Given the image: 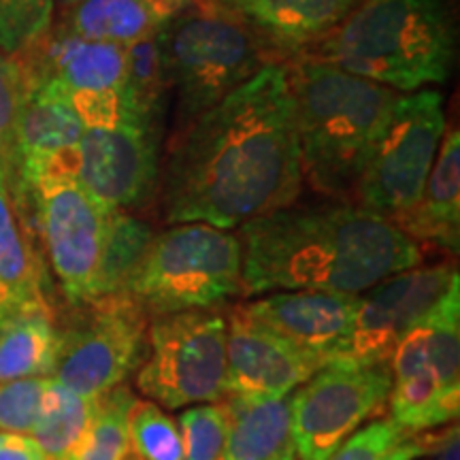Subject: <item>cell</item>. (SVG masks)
I'll return each instance as SVG.
<instances>
[{
	"instance_id": "20",
	"label": "cell",
	"mask_w": 460,
	"mask_h": 460,
	"mask_svg": "<svg viewBox=\"0 0 460 460\" xmlns=\"http://www.w3.org/2000/svg\"><path fill=\"white\" fill-rule=\"evenodd\" d=\"M413 241L458 254L460 245V137L446 128L416 207L394 222Z\"/></svg>"
},
{
	"instance_id": "7",
	"label": "cell",
	"mask_w": 460,
	"mask_h": 460,
	"mask_svg": "<svg viewBox=\"0 0 460 460\" xmlns=\"http://www.w3.org/2000/svg\"><path fill=\"white\" fill-rule=\"evenodd\" d=\"M11 183L66 301L73 307L96 301L107 211L65 166H48L26 180L11 172Z\"/></svg>"
},
{
	"instance_id": "29",
	"label": "cell",
	"mask_w": 460,
	"mask_h": 460,
	"mask_svg": "<svg viewBox=\"0 0 460 460\" xmlns=\"http://www.w3.org/2000/svg\"><path fill=\"white\" fill-rule=\"evenodd\" d=\"M132 452L143 460H183L180 424L152 401H135L128 418Z\"/></svg>"
},
{
	"instance_id": "27",
	"label": "cell",
	"mask_w": 460,
	"mask_h": 460,
	"mask_svg": "<svg viewBox=\"0 0 460 460\" xmlns=\"http://www.w3.org/2000/svg\"><path fill=\"white\" fill-rule=\"evenodd\" d=\"M154 234L152 226L130 211H109L99 264V298L122 295Z\"/></svg>"
},
{
	"instance_id": "37",
	"label": "cell",
	"mask_w": 460,
	"mask_h": 460,
	"mask_svg": "<svg viewBox=\"0 0 460 460\" xmlns=\"http://www.w3.org/2000/svg\"><path fill=\"white\" fill-rule=\"evenodd\" d=\"M58 3H62V7L68 9V7H75V4H79L82 0H58Z\"/></svg>"
},
{
	"instance_id": "16",
	"label": "cell",
	"mask_w": 460,
	"mask_h": 460,
	"mask_svg": "<svg viewBox=\"0 0 460 460\" xmlns=\"http://www.w3.org/2000/svg\"><path fill=\"white\" fill-rule=\"evenodd\" d=\"M226 326V394L286 396L324 367L252 320L243 305L230 312Z\"/></svg>"
},
{
	"instance_id": "21",
	"label": "cell",
	"mask_w": 460,
	"mask_h": 460,
	"mask_svg": "<svg viewBox=\"0 0 460 460\" xmlns=\"http://www.w3.org/2000/svg\"><path fill=\"white\" fill-rule=\"evenodd\" d=\"M228 430L222 460H296L292 394L256 399L226 394Z\"/></svg>"
},
{
	"instance_id": "25",
	"label": "cell",
	"mask_w": 460,
	"mask_h": 460,
	"mask_svg": "<svg viewBox=\"0 0 460 460\" xmlns=\"http://www.w3.org/2000/svg\"><path fill=\"white\" fill-rule=\"evenodd\" d=\"M163 28L124 48L126 99L132 113L154 130H158L166 92L171 88L169 68L164 60Z\"/></svg>"
},
{
	"instance_id": "15",
	"label": "cell",
	"mask_w": 460,
	"mask_h": 460,
	"mask_svg": "<svg viewBox=\"0 0 460 460\" xmlns=\"http://www.w3.org/2000/svg\"><path fill=\"white\" fill-rule=\"evenodd\" d=\"M158 130L141 124L85 128L73 154V177L102 211H135L160 183Z\"/></svg>"
},
{
	"instance_id": "31",
	"label": "cell",
	"mask_w": 460,
	"mask_h": 460,
	"mask_svg": "<svg viewBox=\"0 0 460 460\" xmlns=\"http://www.w3.org/2000/svg\"><path fill=\"white\" fill-rule=\"evenodd\" d=\"M183 460H222L228 418L220 402L186 407L180 413Z\"/></svg>"
},
{
	"instance_id": "17",
	"label": "cell",
	"mask_w": 460,
	"mask_h": 460,
	"mask_svg": "<svg viewBox=\"0 0 460 460\" xmlns=\"http://www.w3.org/2000/svg\"><path fill=\"white\" fill-rule=\"evenodd\" d=\"M358 295L324 290L269 292L243 305L247 315L312 358L329 365L348 335Z\"/></svg>"
},
{
	"instance_id": "1",
	"label": "cell",
	"mask_w": 460,
	"mask_h": 460,
	"mask_svg": "<svg viewBox=\"0 0 460 460\" xmlns=\"http://www.w3.org/2000/svg\"><path fill=\"white\" fill-rule=\"evenodd\" d=\"M303 180L290 71L269 62L177 130L163 177L164 220L243 226L295 205Z\"/></svg>"
},
{
	"instance_id": "12",
	"label": "cell",
	"mask_w": 460,
	"mask_h": 460,
	"mask_svg": "<svg viewBox=\"0 0 460 460\" xmlns=\"http://www.w3.org/2000/svg\"><path fill=\"white\" fill-rule=\"evenodd\" d=\"M15 58L26 77L49 79L62 88L85 128L146 126L132 113L126 99L124 48L88 41L51 24L37 43Z\"/></svg>"
},
{
	"instance_id": "33",
	"label": "cell",
	"mask_w": 460,
	"mask_h": 460,
	"mask_svg": "<svg viewBox=\"0 0 460 460\" xmlns=\"http://www.w3.org/2000/svg\"><path fill=\"white\" fill-rule=\"evenodd\" d=\"M26 79L15 56L0 51V163H13V149L20 122Z\"/></svg>"
},
{
	"instance_id": "8",
	"label": "cell",
	"mask_w": 460,
	"mask_h": 460,
	"mask_svg": "<svg viewBox=\"0 0 460 460\" xmlns=\"http://www.w3.org/2000/svg\"><path fill=\"white\" fill-rule=\"evenodd\" d=\"M390 420L411 433L456 422L460 413V281L396 345Z\"/></svg>"
},
{
	"instance_id": "39",
	"label": "cell",
	"mask_w": 460,
	"mask_h": 460,
	"mask_svg": "<svg viewBox=\"0 0 460 460\" xmlns=\"http://www.w3.org/2000/svg\"><path fill=\"white\" fill-rule=\"evenodd\" d=\"M128 460H143V458H139V456H137V454H130V456H128Z\"/></svg>"
},
{
	"instance_id": "38",
	"label": "cell",
	"mask_w": 460,
	"mask_h": 460,
	"mask_svg": "<svg viewBox=\"0 0 460 460\" xmlns=\"http://www.w3.org/2000/svg\"><path fill=\"white\" fill-rule=\"evenodd\" d=\"M171 3H175V4H177V7H181V4H186V3H188V0H171Z\"/></svg>"
},
{
	"instance_id": "34",
	"label": "cell",
	"mask_w": 460,
	"mask_h": 460,
	"mask_svg": "<svg viewBox=\"0 0 460 460\" xmlns=\"http://www.w3.org/2000/svg\"><path fill=\"white\" fill-rule=\"evenodd\" d=\"M0 460H48L32 435L0 433Z\"/></svg>"
},
{
	"instance_id": "14",
	"label": "cell",
	"mask_w": 460,
	"mask_h": 460,
	"mask_svg": "<svg viewBox=\"0 0 460 460\" xmlns=\"http://www.w3.org/2000/svg\"><path fill=\"white\" fill-rule=\"evenodd\" d=\"M456 281L452 264H418L360 292L352 326L331 362L388 365L401 339Z\"/></svg>"
},
{
	"instance_id": "24",
	"label": "cell",
	"mask_w": 460,
	"mask_h": 460,
	"mask_svg": "<svg viewBox=\"0 0 460 460\" xmlns=\"http://www.w3.org/2000/svg\"><path fill=\"white\" fill-rule=\"evenodd\" d=\"M0 284L20 303H48L43 262L13 192L11 163H0Z\"/></svg>"
},
{
	"instance_id": "6",
	"label": "cell",
	"mask_w": 460,
	"mask_h": 460,
	"mask_svg": "<svg viewBox=\"0 0 460 460\" xmlns=\"http://www.w3.org/2000/svg\"><path fill=\"white\" fill-rule=\"evenodd\" d=\"M239 292H243L239 234L203 222H181L154 234L122 295L156 318L214 309Z\"/></svg>"
},
{
	"instance_id": "10",
	"label": "cell",
	"mask_w": 460,
	"mask_h": 460,
	"mask_svg": "<svg viewBox=\"0 0 460 460\" xmlns=\"http://www.w3.org/2000/svg\"><path fill=\"white\" fill-rule=\"evenodd\" d=\"M226 318L192 309L149 318L147 356L137 388L164 410H186L226 396Z\"/></svg>"
},
{
	"instance_id": "3",
	"label": "cell",
	"mask_w": 460,
	"mask_h": 460,
	"mask_svg": "<svg viewBox=\"0 0 460 460\" xmlns=\"http://www.w3.org/2000/svg\"><path fill=\"white\" fill-rule=\"evenodd\" d=\"M454 54L456 32L446 0H362L301 56L410 94L444 84Z\"/></svg>"
},
{
	"instance_id": "18",
	"label": "cell",
	"mask_w": 460,
	"mask_h": 460,
	"mask_svg": "<svg viewBox=\"0 0 460 460\" xmlns=\"http://www.w3.org/2000/svg\"><path fill=\"white\" fill-rule=\"evenodd\" d=\"M26 94L11 171L17 177L31 175L54 160L73 156L85 126L68 96L49 79L26 77Z\"/></svg>"
},
{
	"instance_id": "22",
	"label": "cell",
	"mask_w": 460,
	"mask_h": 460,
	"mask_svg": "<svg viewBox=\"0 0 460 460\" xmlns=\"http://www.w3.org/2000/svg\"><path fill=\"white\" fill-rule=\"evenodd\" d=\"M58 324L49 303H20L0 309V382L51 377Z\"/></svg>"
},
{
	"instance_id": "32",
	"label": "cell",
	"mask_w": 460,
	"mask_h": 460,
	"mask_svg": "<svg viewBox=\"0 0 460 460\" xmlns=\"http://www.w3.org/2000/svg\"><path fill=\"white\" fill-rule=\"evenodd\" d=\"M51 382L45 376L0 382V433L31 435L45 410Z\"/></svg>"
},
{
	"instance_id": "30",
	"label": "cell",
	"mask_w": 460,
	"mask_h": 460,
	"mask_svg": "<svg viewBox=\"0 0 460 460\" xmlns=\"http://www.w3.org/2000/svg\"><path fill=\"white\" fill-rule=\"evenodd\" d=\"M54 24V0H0V51L15 56Z\"/></svg>"
},
{
	"instance_id": "19",
	"label": "cell",
	"mask_w": 460,
	"mask_h": 460,
	"mask_svg": "<svg viewBox=\"0 0 460 460\" xmlns=\"http://www.w3.org/2000/svg\"><path fill=\"white\" fill-rule=\"evenodd\" d=\"M241 17L271 54H305L362 0H216Z\"/></svg>"
},
{
	"instance_id": "13",
	"label": "cell",
	"mask_w": 460,
	"mask_h": 460,
	"mask_svg": "<svg viewBox=\"0 0 460 460\" xmlns=\"http://www.w3.org/2000/svg\"><path fill=\"white\" fill-rule=\"evenodd\" d=\"M393 390L388 365L329 362L292 393V437L298 460L329 458L367 420L377 416Z\"/></svg>"
},
{
	"instance_id": "23",
	"label": "cell",
	"mask_w": 460,
	"mask_h": 460,
	"mask_svg": "<svg viewBox=\"0 0 460 460\" xmlns=\"http://www.w3.org/2000/svg\"><path fill=\"white\" fill-rule=\"evenodd\" d=\"M180 9L171 0H82L58 26L88 41L128 48L166 24Z\"/></svg>"
},
{
	"instance_id": "2",
	"label": "cell",
	"mask_w": 460,
	"mask_h": 460,
	"mask_svg": "<svg viewBox=\"0 0 460 460\" xmlns=\"http://www.w3.org/2000/svg\"><path fill=\"white\" fill-rule=\"evenodd\" d=\"M239 241L245 295H360L422 264V250L410 234L360 205L284 207L243 224Z\"/></svg>"
},
{
	"instance_id": "35",
	"label": "cell",
	"mask_w": 460,
	"mask_h": 460,
	"mask_svg": "<svg viewBox=\"0 0 460 460\" xmlns=\"http://www.w3.org/2000/svg\"><path fill=\"white\" fill-rule=\"evenodd\" d=\"M437 433H427L429 454L433 460H460V429L456 422L439 427Z\"/></svg>"
},
{
	"instance_id": "28",
	"label": "cell",
	"mask_w": 460,
	"mask_h": 460,
	"mask_svg": "<svg viewBox=\"0 0 460 460\" xmlns=\"http://www.w3.org/2000/svg\"><path fill=\"white\" fill-rule=\"evenodd\" d=\"M429 456L427 433H411L394 420L377 418L360 427L324 460H416Z\"/></svg>"
},
{
	"instance_id": "36",
	"label": "cell",
	"mask_w": 460,
	"mask_h": 460,
	"mask_svg": "<svg viewBox=\"0 0 460 460\" xmlns=\"http://www.w3.org/2000/svg\"><path fill=\"white\" fill-rule=\"evenodd\" d=\"M13 305H20V301L11 295V292L0 284V309H7V307H13Z\"/></svg>"
},
{
	"instance_id": "40",
	"label": "cell",
	"mask_w": 460,
	"mask_h": 460,
	"mask_svg": "<svg viewBox=\"0 0 460 460\" xmlns=\"http://www.w3.org/2000/svg\"><path fill=\"white\" fill-rule=\"evenodd\" d=\"M416 460H429V458H427V456H422V458H416Z\"/></svg>"
},
{
	"instance_id": "5",
	"label": "cell",
	"mask_w": 460,
	"mask_h": 460,
	"mask_svg": "<svg viewBox=\"0 0 460 460\" xmlns=\"http://www.w3.org/2000/svg\"><path fill=\"white\" fill-rule=\"evenodd\" d=\"M164 60L177 96V128L252 79L271 51L216 0H188L163 28Z\"/></svg>"
},
{
	"instance_id": "4",
	"label": "cell",
	"mask_w": 460,
	"mask_h": 460,
	"mask_svg": "<svg viewBox=\"0 0 460 460\" xmlns=\"http://www.w3.org/2000/svg\"><path fill=\"white\" fill-rule=\"evenodd\" d=\"M288 71L305 180L329 197L354 192L399 92L309 56Z\"/></svg>"
},
{
	"instance_id": "9",
	"label": "cell",
	"mask_w": 460,
	"mask_h": 460,
	"mask_svg": "<svg viewBox=\"0 0 460 460\" xmlns=\"http://www.w3.org/2000/svg\"><path fill=\"white\" fill-rule=\"evenodd\" d=\"M447 128L437 90L399 94L379 130L354 194L362 209L396 222L416 207Z\"/></svg>"
},
{
	"instance_id": "26",
	"label": "cell",
	"mask_w": 460,
	"mask_h": 460,
	"mask_svg": "<svg viewBox=\"0 0 460 460\" xmlns=\"http://www.w3.org/2000/svg\"><path fill=\"white\" fill-rule=\"evenodd\" d=\"M54 379V377H51ZM99 399H88L73 390L51 382L45 410L39 418L32 437L48 460H73L88 433Z\"/></svg>"
},
{
	"instance_id": "11",
	"label": "cell",
	"mask_w": 460,
	"mask_h": 460,
	"mask_svg": "<svg viewBox=\"0 0 460 460\" xmlns=\"http://www.w3.org/2000/svg\"><path fill=\"white\" fill-rule=\"evenodd\" d=\"M149 315L124 295L75 307L58 324L51 377L73 393L101 399L139 371L147 356Z\"/></svg>"
}]
</instances>
